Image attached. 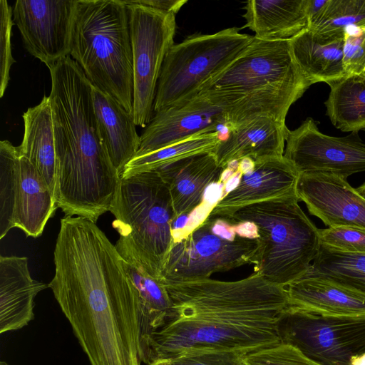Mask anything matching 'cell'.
Masks as SVG:
<instances>
[{
	"mask_svg": "<svg viewBox=\"0 0 365 365\" xmlns=\"http://www.w3.org/2000/svg\"><path fill=\"white\" fill-rule=\"evenodd\" d=\"M245 353L232 350H200L170 359L172 365H242Z\"/></svg>",
	"mask_w": 365,
	"mask_h": 365,
	"instance_id": "36",
	"label": "cell"
},
{
	"mask_svg": "<svg viewBox=\"0 0 365 365\" xmlns=\"http://www.w3.org/2000/svg\"><path fill=\"white\" fill-rule=\"evenodd\" d=\"M237 185L214 205L209 216L231 217L247 205L274 198L297 195L299 173L284 155L257 161L245 167L238 163Z\"/></svg>",
	"mask_w": 365,
	"mask_h": 365,
	"instance_id": "15",
	"label": "cell"
},
{
	"mask_svg": "<svg viewBox=\"0 0 365 365\" xmlns=\"http://www.w3.org/2000/svg\"><path fill=\"white\" fill-rule=\"evenodd\" d=\"M280 342L321 365H351L365 353V318L326 317L289 306L280 314Z\"/></svg>",
	"mask_w": 365,
	"mask_h": 365,
	"instance_id": "11",
	"label": "cell"
},
{
	"mask_svg": "<svg viewBox=\"0 0 365 365\" xmlns=\"http://www.w3.org/2000/svg\"><path fill=\"white\" fill-rule=\"evenodd\" d=\"M288 128L284 123L260 115L228 128L213 153L225 170L235 163L282 157Z\"/></svg>",
	"mask_w": 365,
	"mask_h": 365,
	"instance_id": "17",
	"label": "cell"
},
{
	"mask_svg": "<svg viewBox=\"0 0 365 365\" xmlns=\"http://www.w3.org/2000/svg\"><path fill=\"white\" fill-rule=\"evenodd\" d=\"M237 27L215 34H195L168 50L158 79L154 111L182 104L224 71L253 40Z\"/></svg>",
	"mask_w": 365,
	"mask_h": 365,
	"instance_id": "8",
	"label": "cell"
},
{
	"mask_svg": "<svg viewBox=\"0 0 365 365\" xmlns=\"http://www.w3.org/2000/svg\"><path fill=\"white\" fill-rule=\"evenodd\" d=\"M23 140L17 146L21 155L35 167L51 188L56 200V157L51 102L44 96L22 115Z\"/></svg>",
	"mask_w": 365,
	"mask_h": 365,
	"instance_id": "25",
	"label": "cell"
},
{
	"mask_svg": "<svg viewBox=\"0 0 365 365\" xmlns=\"http://www.w3.org/2000/svg\"><path fill=\"white\" fill-rule=\"evenodd\" d=\"M232 218L207 216L185 237L174 240L161 282L210 278L245 264L257 263V235L246 233Z\"/></svg>",
	"mask_w": 365,
	"mask_h": 365,
	"instance_id": "9",
	"label": "cell"
},
{
	"mask_svg": "<svg viewBox=\"0 0 365 365\" xmlns=\"http://www.w3.org/2000/svg\"><path fill=\"white\" fill-rule=\"evenodd\" d=\"M350 26L365 28V0H328L318 19L308 29L324 36L344 34Z\"/></svg>",
	"mask_w": 365,
	"mask_h": 365,
	"instance_id": "30",
	"label": "cell"
},
{
	"mask_svg": "<svg viewBox=\"0 0 365 365\" xmlns=\"http://www.w3.org/2000/svg\"><path fill=\"white\" fill-rule=\"evenodd\" d=\"M134 3L162 11L176 14L187 2L186 0H132Z\"/></svg>",
	"mask_w": 365,
	"mask_h": 365,
	"instance_id": "37",
	"label": "cell"
},
{
	"mask_svg": "<svg viewBox=\"0 0 365 365\" xmlns=\"http://www.w3.org/2000/svg\"><path fill=\"white\" fill-rule=\"evenodd\" d=\"M294 308L326 317L365 318V294L306 274L286 287Z\"/></svg>",
	"mask_w": 365,
	"mask_h": 365,
	"instance_id": "20",
	"label": "cell"
},
{
	"mask_svg": "<svg viewBox=\"0 0 365 365\" xmlns=\"http://www.w3.org/2000/svg\"><path fill=\"white\" fill-rule=\"evenodd\" d=\"M327 84L330 92L324 105L332 124L343 132L365 128V73L346 75Z\"/></svg>",
	"mask_w": 365,
	"mask_h": 365,
	"instance_id": "27",
	"label": "cell"
},
{
	"mask_svg": "<svg viewBox=\"0 0 365 365\" xmlns=\"http://www.w3.org/2000/svg\"><path fill=\"white\" fill-rule=\"evenodd\" d=\"M320 242L329 247L353 253H365V230L346 226L319 229Z\"/></svg>",
	"mask_w": 365,
	"mask_h": 365,
	"instance_id": "34",
	"label": "cell"
},
{
	"mask_svg": "<svg viewBox=\"0 0 365 365\" xmlns=\"http://www.w3.org/2000/svg\"><path fill=\"white\" fill-rule=\"evenodd\" d=\"M56 157V203L66 216L96 223L110 211L120 175L96 120L92 84L70 56L48 68Z\"/></svg>",
	"mask_w": 365,
	"mask_h": 365,
	"instance_id": "3",
	"label": "cell"
},
{
	"mask_svg": "<svg viewBox=\"0 0 365 365\" xmlns=\"http://www.w3.org/2000/svg\"><path fill=\"white\" fill-rule=\"evenodd\" d=\"M58 207L56 198L43 178L19 154L15 189L14 227L27 237L41 236Z\"/></svg>",
	"mask_w": 365,
	"mask_h": 365,
	"instance_id": "21",
	"label": "cell"
},
{
	"mask_svg": "<svg viewBox=\"0 0 365 365\" xmlns=\"http://www.w3.org/2000/svg\"><path fill=\"white\" fill-rule=\"evenodd\" d=\"M0 365H9V364L8 363H6V361H1L0 362Z\"/></svg>",
	"mask_w": 365,
	"mask_h": 365,
	"instance_id": "42",
	"label": "cell"
},
{
	"mask_svg": "<svg viewBox=\"0 0 365 365\" xmlns=\"http://www.w3.org/2000/svg\"><path fill=\"white\" fill-rule=\"evenodd\" d=\"M48 285L34 279L26 257H0V333L20 329L34 318V299Z\"/></svg>",
	"mask_w": 365,
	"mask_h": 365,
	"instance_id": "19",
	"label": "cell"
},
{
	"mask_svg": "<svg viewBox=\"0 0 365 365\" xmlns=\"http://www.w3.org/2000/svg\"><path fill=\"white\" fill-rule=\"evenodd\" d=\"M297 196L327 226L365 230V200L343 178L329 173L299 175Z\"/></svg>",
	"mask_w": 365,
	"mask_h": 365,
	"instance_id": "16",
	"label": "cell"
},
{
	"mask_svg": "<svg viewBox=\"0 0 365 365\" xmlns=\"http://www.w3.org/2000/svg\"><path fill=\"white\" fill-rule=\"evenodd\" d=\"M18 148L9 140L0 142V239L14 227V200Z\"/></svg>",
	"mask_w": 365,
	"mask_h": 365,
	"instance_id": "31",
	"label": "cell"
},
{
	"mask_svg": "<svg viewBox=\"0 0 365 365\" xmlns=\"http://www.w3.org/2000/svg\"><path fill=\"white\" fill-rule=\"evenodd\" d=\"M91 94L101 135L113 166L121 176L140 147V138L133 116L114 98L93 85Z\"/></svg>",
	"mask_w": 365,
	"mask_h": 365,
	"instance_id": "22",
	"label": "cell"
},
{
	"mask_svg": "<svg viewBox=\"0 0 365 365\" xmlns=\"http://www.w3.org/2000/svg\"><path fill=\"white\" fill-rule=\"evenodd\" d=\"M13 9L7 1H0V97H3L10 80V70L15 60L11 52Z\"/></svg>",
	"mask_w": 365,
	"mask_h": 365,
	"instance_id": "33",
	"label": "cell"
},
{
	"mask_svg": "<svg viewBox=\"0 0 365 365\" xmlns=\"http://www.w3.org/2000/svg\"><path fill=\"white\" fill-rule=\"evenodd\" d=\"M351 365H365V353L352 358Z\"/></svg>",
	"mask_w": 365,
	"mask_h": 365,
	"instance_id": "39",
	"label": "cell"
},
{
	"mask_svg": "<svg viewBox=\"0 0 365 365\" xmlns=\"http://www.w3.org/2000/svg\"><path fill=\"white\" fill-rule=\"evenodd\" d=\"M297 195L247 205L229 218L250 223L259 245L255 272L287 287L304 276L320 247L319 229L300 207Z\"/></svg>",
	"mask_w": 365,
	"mask_h": 365,
	"instance_id": "6",
	"label": "cell"
},
{
	"mask_svg": "<svg viewBox=\"0 0 365 365\" xmlns=\"http://www.w3.org/2000/svg\"><path fill=\"white\" fill-rule=\"evenodd\" d=\"M343 65L346 75L365 73V28L348 26L344 31Z\"/></svg>",
	"mask_w": 365,
	"mask_h": 365,
	"instance_id": "35",
	"label": "cell"
},
{
	"mask_svg": "<svg viewBox=\"0 0 365 365\" xmlns=\"http://www.w3.org/2000/svg\"><path fill=\"white\" fill-rule=\"evenodd\" d=\"M115 246L123 259L126 271L138 292L140 352L150 336L170 319L173 302L161 281L146 272L126 247L117 242Z\"/></svg>",
	"mask_w": 365,
	"mask_h": 365,
	"instance_id": "24",
	"label": "cell"
},
{
	"mask_svg": "<svg viewBox=\"0 0 365 365\" xmlns=\"http://www.w3.org/2000/svg\"><path fill=\"white\" fill-rule=\"evenodd\" d=\"M289 40L296 63L312 84L328 83L346 76L344 34L324 36L307 28Z\"/></svg>",
	"mask_w": 365,
	"mask_h": 365,
	"instance_id": "23",
	"label": "cell"
},
{
	"mask_svg": "<svg viewBox=\"0 0 365 365\" xmlns=\"http://www.w3.org/2000/svg\"><path fill=\"white\" fill-rule=\"evenodd\" d=\"M284 157L299 175L329 173L344 179L365 171V143L358 132L333 137L319 131L312 118L293 130H287Z\"/></svg>",
	"mask_w": 365,
	"mask_h": 365,
	"instance_id": "12",
	"label": "cell"
},
{
	"mask_svg": "<svg viewBox=\"0 0 365 365\" xmlns=\"http://www.w3.org/2000/svg\"><path fill=\"white\" fill-rule=\"evenodd\" d=\"M311 85L293 57L289 39L254 36L244 51L199 93L223 109L230 128L260 115L285 123L291 106Z\"/></svg>",
	"mask_w": 365,
	"mask_h": 365,
	"instance_id": "4",
	"label": "cell"
},
{
	"mask_svg": "<svg viewBox=\"0 0 365 365\" xmlns=\"http://www.w3.org/2000/svg\"><path fill=\"white\" fill-rule=\"evenodd\" d=\"M49 282L91 365H140L139 300L124 261L96 223L64 216Z\"/></svg>",
	"mask_w": 365,
	"mask_h": 365,
	"instance_id": "1",
	"label": "cell"
},
{
	"mask_svg": "<svg viewBox=\"0 0 365 365\" xmlns=\"http://www.w3.org/2000/svg\"><path fill=\"white\" fill-rule=\"evenodd\" d=\"M70 56L93 86L133 115V51L123 0H77Z\"/></svg>",
	"mask_w": 365,
	"mask_h": 365,
	"instance_id": "5",
	"label": "cell"
},
{
	"mask_svg": "<svg viewBox=\"0 0 365 365\" xmlns=\"http://www.w3.org/2000/svg\"><path fill=\"white\" fill-rule=\"evenodd\" d=\"M155 170L169 189L176 220L194 210L207 187L220 182L225 172L213 153L188 156Z\"/></svg>",
	"mask_w": 365,
	"mask_h": 365,
	"instance_id": "18",
	"label": "cell"
},
{
	"mask_svg": "<svg viewBox=\"0 0 365 365\" xmlns=\"http://www.w3.org/2000/svg\"><path fill=\"white\" fill-rule=\"evenodd\" d=\"M133 51V116L136 125L152 120L157 85L165 57L174 44L175 14L125 1Z\"/></svg>",
	"mask_w": 365,
	"mask_h": 365,
	"instance_id": "10",
	"label": "cell"
},
{
	"mask_svg": "<svg viewBox=\"0 0 365 365\" xmlns=\"http://www.w3.org/2000/svg\"><path fill=\"white\" fill-rule=\"evenodd\" d=\"M162 283L173 312L140 351L147 365L195 351L247 354L280 343L277 323L289 305L287 289L257 273L237 281L205 278Z\"/></svg>",
	"mask_w": 365,
	"mask_h": 365,
	"instance_id": "2",
	"label": "cell"
},
{
	"mask_svg": "<svg viewBox=\"0 0 365 365\" xmlns=\"http://www.w3.org/2000/svg\"><path fill=\"white\" fill-rule=\"evenodd\" d=\"M307 274L365 294V253L344 252L320 243Z\"/></svg>",
	"mask_w": 365,
	"mask_h": 365,
	"instance_id": "28",
	"label": "cell"
},
{
	"mask_svg": "<svg viewBox=\"0 0 365 365\" xmlns=\"http://www.w3.org/2000/svg\"><path fill=\"white\" fill-rule=\"evenodd\" d=\"M77 0H18L13 21L25 48L48 68L70 56Z\"/></svg>",
	"mask_w": 365,
	"mask_h": 365,
	"instance_id": "13",
	"label": "cell"
},
{
	"mask_svg": "<svg viewBox=\"0 0 365 365\" xmlns=\"http://www.w3.org/2000/svg\"><path fill=\"white\" fill-rule=\"evenodd\" d=\"M228 128L223 109L207 95L199 93L190 100L155 112L140 136L135 156L147 154L192 136Z\"/></svg>",
	"mask_w": 365,
	"mask_h": 365,
	"instance_id": "14",
	"label": "cell"
},
{
	"mask_svg": "<svg viewBox=\"0 0 365 365\" xmlns=\"http://www.w3.org/2000/svg\"><path fill=\"white\" fill-rule=\"evenodd\" d=\"M110 212L120 236L117 242L161 281L177 220L169 189L159 173L153 170L121 176Z\"/></svg>",
	"mask_w": 365,
	"mask_h": 365,
	"instance_id": "7",
	"label": "cell"
},
{
	"mask_svg": "<svg viewBox=\"0 0 365 365\" xmlns=\"http://www.w3.org/2000/svg\"><path fill=\"white\" fill-rule=\"evenodd\" d=\"M307 0H252L243 17L254 36L265 40L289 39L308 27Z\"/></svg>",
	"mask_w": 365,
	"mask_h": 365,
	"instance_id": "26",
	"label": "cell"
},
{
	"mask_svg": "<svg viewBox=\"0 0 365 365\" xmlns=\"http://www.w3.org/2000/svg\"><path fill=\"white\" fill-rule=\"evenodd\" d=\"M222 137L221 132L201 133L155 151L135 156L121 176L153 170L180 159L202 153H214Z\"/></svg>",
	"mask_w": 365,
	"mask_h": 365,
	"instance_id": "29",
	"label": "cell"
},
{
	"mask_svg": "<svg viewBox=\"0 0 365 365\" xmlns=\"http://www.w3.org/2000/svg\"><path fill=\"white\" fill-rule=\"evenodd\" d=\"M242 365H321L296 347L280 342L274 346L245 354Z\"/></svg>",
	"mask_w": 365,
	"mask_h": 365,
	"instance_id": "32",
	"label": "cell"
},
{
	"mask_svg": "<svg viewBox=\"0 0 365 365\" xmlns=\"http://www.w3.org/2000/svg\"><path fill=\"white\" fill-rule=\"evenodd\" d=\"M363 130H365V128H364Z\"/></svg>",
	"mask_w": 365,
	"mask_h": 365,
	"instance_id": "43",
	"label": "cell"
},
{
	"mask_svg": "<svg viewBox=\"0 0 365 365\" xmlns=\"http://www.w3.org/2000/svg\"><path fill=\"white\" fill-rule=\"evenodd\" d=\"M328 0H307L306 11L308 27L311 26L320 16Z\"/></svg>",
	"mask_w": 365,
	"mask_h": 365,
	"instance_id": "38",
	"label": "cell"
},
{
	"mask_svg": "<svg viewBox=\"0 0 365 365\" xmlns=\"http://www.w3.org/2000/svg\"><path fill=\"white\" fill-rule=\"evenodd\" d=\"M356 190L365 200V182L356 188Z\"/></svg>",
	"mask_w": 365,
	"mask_h": 365,
	"instance_id": "40",
	"label": "cell"
},
{
	"mask_svg": "<svg viewBox=\"0 0 365 365\" xmlns=\"http://www.w3.org/2000/svg\"><path fill=\"white\" fill-rule=\"evenodd\" d=\"M148 365H172L170 360H158Z\"/></svg>",
	"mask_w": 365,
	"mask_h": 365,
	"instance_id": "41",
	"label": "cell"
}]
</instances>
